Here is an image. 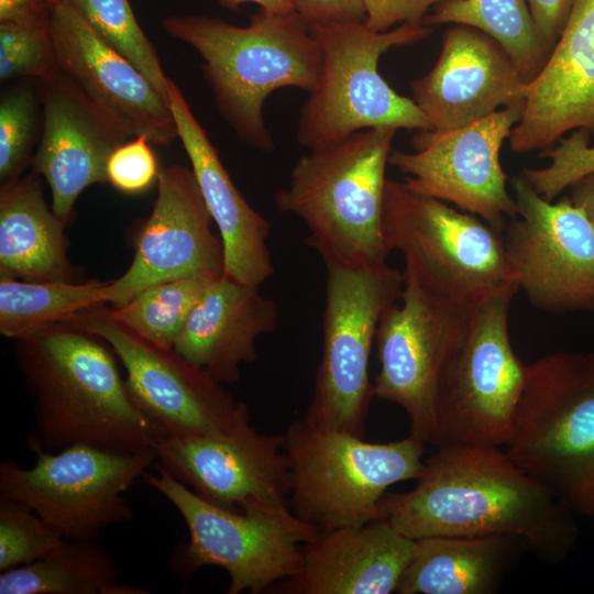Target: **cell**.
<instances>
[{
  "mask_svg": "<svg viewBox=\"0 0 594 594\" xmlns=\"http://www.w3.org/2000/svg\"><path fill=\"white\" fill-rule=\"evenodd\" d=\"M517 216L503 229L509 270L530 302L549 312L594 311V227L569 197L542 198L512 179Z\"/></svg>",
  "mask_w": 594,
  "mask_h": 594,
  "instance_id": "obj_15",
  "label": "cell"
},
{
  "mask_svg": "<svg viewBox=\"0 0 594 594\" xmlns=\"http://www.w3.org/2000/svg\"><path fill=\"white\" fill-rule=\"evenodd\" d=\"M157 198L135 242L129 268L103 289L105 302L120 307L141 292L196 274L223 273L221 238L191 168L173 165L160 170Z\"/></svg>",
  "mask_w": 594,
  "mask_h": 594,
  "instance_id": "obj_18",
  "label": "cell"
},
{
  "mask_svg": "<svg viewBox=\"0 0 594 594\" xmlns=\"http://www.w3.org/2000/svg\"><path fill=\"white\" fill-rule=\"evenodd\" d=\"M525 99L446 132L419 131L414 152L392 151L388 164L413 190L455 205L502 230L517 216L501 148L525 111Z\"/></svg>",
  "mask_w": 594,
  "mask_h": 594,
  "instance_id": "obj_16",
  "label": "cell"
},
{
  "mask_svg": "<svg viewBox=\"0 0 594 594\" xmlns=\"http://www.w3.org/2000/svg\"><path fill=\"white\" fill-rule=\"evenodd\" d=\"M41 175L0 187V277L75 282L67 257L66 222L48 208Z\"/></svg>",
  "mask_w": 594,
  "mask_h": 594,
  "instance_id": "obj_26",
  "label": "cell"
},
{
  "mask_svg": "<svg viewBox=\"0 0 594 594\" xmlns=\"http://www.w3.org/2000/svg\"><path fill=\"white\" fill-rule=\"evenodd\" d=\"M398 129L377 127L308 150L278 189V211L308 229L305 244L323 262L370 266L386 263L383 233L385 170Z\"/></svg>",
  "mask_w": 594,
  "mask_h": 594,
  "instance_id": "obj_4",
  "label": "cell"
},
{
  "mask_svg": "<svg viewBox=\"0 0 594 594\" xmlns=\"http://www.w3.org/2000/svg\"><path fill=\"white\" fill-rule=\"evenodd\" d=\"M51 8L47 0H0V23H45Z\"/></svg>",
  "mask_w": 594,
  "mask_h": 594,
  "instance_id": "obj_41",
  "label": "cell"
},
{
  "mask_svg": "<svg viewBox=\"0 0 594 594\" xmlns=\"http://www.w3.org/2000/svg\"><path fill=\"white\" fill-rule=\"evenodd\" d=\"M220 276L202 273L164 282L108 312L139 336L173 348L200 296Z\"/></svg>",
  "mask_w": 594,
  "mask_h": 594,
  "instance_id": "obj_31",
  "label": "cell"
},
{
  "mask_svg": "<svg viewBox=\"0 0 594 594\" xmlns=\"http://www.w3.org/2000/svg\"><path fill=\"white\" fill-rule=\"evenodd\" d=\"M36 80L43 120L31 164L50 186L52 210L67 223L78 196L108 183L111 154L132 136L59 68Z\"/></svg>",
  "mask_w": 594,
  "mask_h": 594,
  "instance_id": "obj_20",
  "label": "cell"
},
{
  "mask_svg": "<svg viewBox=\"0 0 594 594\" xmlns=\"http://www.w3.org/2000/svg\"><path fill=\"white\" fill-rule=\"evenodd\" d=\"M277 307L257 287L220 276L200 296L174 343L188 362L232 384L257 359L256 341L277 328Z\"/></svg>",
  "mask_w": 594,
  "mask_h": 594,
  "instance_id": "obj_25",
  "label": "cell"
},
{
  "mask_svg": "<svg viewBox=\"0 0 594 594\" xmlns=\"http://www.w3.org/2000/svg\"><path fill=\"white\" fill-rule=\"evenodd\" d=\"M525 543L513 536H438L417 539L398 594H493Z\"/></svg>",
  "mask_w": 594,
  "mask_h": 594,
  "instance_id": "obj_27",
  "label": "cell"
},
{
  "mask_svg": "<svg viewBox=\"0 0 594 594\" xmlns=\"http://www.w3.org/2000/svg\"><path fill=\"white\" fill-rule=\"evenodd\" d=\"M310 26L321 50V67L300 109L296 140L301 146L312 150L377 127L430 131L414 99L397 94L378 72L384 53L426 38L430 26L404 23L385 32L364 22Z\"/></svg>",
  "mask_w": 594,
  "mask_h": 594,
  "instance_id": "obj_7",
  "label": "cell"
},
{
  "mask_svg": "<svg viewBox=\"0 0 594 594\" xmlns=\"http://www.w3.org/2000/svg\"><path fill=\"white\" fill-rule=\"evenodd\" d=\"M65 323L111 345L127 370L132 400L162 437L222 432L249 410L204 367L188 362L174 348L130 330L105 305L85 309Z\"/></svg>",
  "mask_w": 594,
  "mask_h": 594,
  "instance_id": "obj_14",
  "label": "cell"
},
{
  "mask_svg": "<svg viewBox=\"0 0 594 594\" xmlns=\"http://www.w3.org/2000/svg\"><path fill=\"white\" fill-rule=\"evenodd\" d=\"M382 222L388 250L404 256V273L439 296L471 305L516 284L502 230L404 182L386 179Z\"/></svg>",
  "mask_w": 594,
  "mask_h": 594,
  "instance_id": "obj_9",
  "label": "cell"
},
{
  "mask_svg": "<svg viewBox=\"0 0 594 594\" xmlns=\"http://www.w3.org/2000/svg\"><path fill=\"white\" fill-rule=\"evenodd\" d=\"M518 290L513 284L471 305L465 336L439 387L430 444L508 443L526 378L508 329Z\"/></svg>",
  "mask_w": 594,
  "mask_h": 594,
  "instance_id": "obj_11",
  "label": "cell"
},
{
  "mask_svg": "<svg viewBox=\"0 0 594 594\" xmlns=\"http://www.w3.org/2000/svg\"><path fill=\"white\" fill-rule=\"evenodd\" d=\"M58 69L48 21L0 23V79H41Z\"/></svg>",
  "mask_w": 594,
  "mask_h": 594,
  "instance_id": "obj_35",
  "label": "cell"
},
{
  "mask_svg": "<svg viewBox=\"0 0 594 594\" xmlns=\"http://www.w3.org/2000/svg\"><path fill=\"white\" fill-rule=\"evenodd\" d=\"M416 550L417 540L386 518L317 532L302 546L299 571L271 590L284 594H389L397 591Z\"/></svg>",
  "mask_w": 594,
  "mask_h": 594,
  "instance_id": "obj_23",
  "label": "cell"
},
{
  "mask_svg": "<svg viewBox=\"0 0 594 594\" xmlns=\"http://www.w3.org/2000/svg\"><path fill=\"white\" fill-rule=\"evenodd\" d=\"M118 575L97 539H65L43 558L2 571L0 594H105Z\"/></svg>",
  "mask_w": 594,
  "mask_h": 594,
  "instance_id": "obj_28",
  "label": "cell"
},
{
  "mask_svg": "<svg viewBox=\"0 0 594 594\" xmlns=\"http://www.w3.org/2000/svg\"><path fill=\"white\" fill-rule=\"evenodd\" d=\"M50 6L53 7L54 4L61 2V1H64V0H47Z\"/></svg>",
  "mask_w": 594,
  "mask_h": 594,
  "instance_id": "obj_45",
  "label": "cell"
},
{
  "mask_svg": "<svg viewBox=\"0 0 594 594\" xmlns=\"http://www.w3.org/2000/svg\"><path fill=\"white\" fill-rule=\"evenodd\" d=\"M100 341L66 323L18 340V361L35 397L37 437L31 439L43 449L135 451L155 449L162 438Z\"/></svg>",
  "mask_w": 594,
  "mask_h": 594,
  "instance_id": "obj_2",
  "label": "cell"
},
{
  "mask_svg": "<svg viewBox=\"0 0 594 594\" xmlns=\"http://www.w3.org/2000/svg\"><path fill=\"white\" fill-rule=\"evenodd\" d=\"M571 201L581 208L594 227V173L570 186Z\"/></svg>",
  "mask_w": 594,
  "mask_h": 594,
  "instance_id": "obj_42",
  "label": "cell"
},
{
  "mask_svg": "<svg viewBox=\"0 0 594 594\" xmlns=\"http://www.w3.org/2000/svg\"><path fill=\"white\" fill-rule=\"evenodd\" d=\"M539 32L554 45L566 21L573 0H527Z\"/></svg>",
  "mask_w": 594,
  "mask_h": 594,
  "instance_id": "obj_40",
  "label": "cell"
},
{
  "mask_svg": "<svg viewBox=\"0 0 594 594\" xmlns=\"http://www.w3.org/2000/svg\"><path fill=\"white\" fill-rule=\"evenodd\" d=\"M220 4L231 11H239L241 4L255 3L260 8L276 12H289L295 10L293 0H219Z\"/></svg>",
  "mask_w": 594,
  "mask_h": 594,
  "instance_id": "obj_43",
  "label": "cell"
},
{
  "mask_svg": "<svg viewBox=\"0 0 594 594\" xmlns=\"http://www.w3.org/2000/svg\"><path fill=\"white\" fill-rule=\"evenodd\" d=\"M65 539L28 505L0 497V572L43 558Z\"/></svg>",
  "mask_w": 594,
  "mask_h": 594,
  "instance_id": "obj_34",
  "label": "cell"
},
{
  "mask_svg": "<svg viewBox=\"0 0 594 594\" xmlns=\"http://www.w3.org/2000/svg\"><path fill=\"white\" fill-rule=\"evenodd\" d=\"M154 465L157 472L146 471L142 480L177 509L188 529V539L176 547L169 561L174 574L188 580L204 566H219L229 574L227 594H260L299 571L302 546L317 531L289 507L250 505L228 510Z\"/></svg>",
  "mask_w": 594,
  "mask_h": 594,
  "instance_id": "obj_8",
  "label": "cell"
},
{
  "mask_svg": "<svg viewBox=\"0 0 594 594\" xmlns=\"http://www.w3.org/2000/svg\"><path fill=\"white\" fill-rule=\"evenodd\" d=\"M95 33L129 59L167 100V80L154 45L129 0H65Z\"/></svg>",
  "mask_w": 594,
  "mask_h": 594,
  "instance_id": "obj_32",
  "label": "cell"
},
{
  "mask_svg": "<svg viewBox=\"0 0 594 594\" xmlns=\"http://www.w3.org/2000/svg\"><path fill=\"white\" fill-rule=\"evenodd\" d=\"M37 80L24 78L1 95L0 182L18 179L32 163L38 133Z\"/></svg>",
  "mask_w": 594,
  "mask_h": 594,
  "instance_id": "obj_33",
  "label": "cell"
},
{
  "mask_svg": "<svg viewBox=\"0 0 594 594\" xmlns=\"http://www.w3.org/2000/svg\"><path fill=\"white\" fill-rule=\"evenodd\" d=\"M588 132L574 130L553 146L540 152L550 162L542 168H525L520 175L546 200L553 201L563 190L594 173V144Z\"/></svg>",
  "mask_w": 594,
  "mask_h": 594,
  "instance_id": "obj_36",
  "label": "cell"
},
{
  "mask_svg": "<svg viewBox=\"0 0 594 594\" xmlns=\"http://www.w3.org/2000/svg\"><path fill=\"white\" fill-rule=\"evenodd\" d=\"M48 29L58 68L113 122L153 145L178 138L167 100L65 0L51 8Z\"/></svg>",
  "mask_w": 594,
  "mask_h": 594,
  "instance_id": "obj_19",
  "label": "cell"
},
{
  "mask_svg": "<svg viewBox=\"0 0 594 594\" xmlns=\"http://www.w3.org/2000/svg\"><path fill=\"white\" fill-rule=\"evenodd\" d=\"M528 84L494 38L457 24L444 32L435 66L410 90L430 131L446 132L525 99Z\"/></svg>",
  "mask_w": 594,
  "mask_h": 594,
  "instance_id": "obj_21",
  "label": "cell"
},
{
  "mask_svg": "<svg viewBox=\"0 0 594 594\" xmlns=\"http://www.w3.org/2000/svg\"><path fill=\"white\" fill-rule=\"evenodd\" d=\"M107 282L18 280L0 277V333L16 340L65 323L76 314L105 305Z\"/></svg>",
  "mask_w": 594,
  "mask_h": 594,
  "instance_id": "obj_30",
  "label": "cell"
},
{
  "mask_svg": "<svg viewBox=\"0 0 594 594\" xmlns=\"http://www.w3.org/2000/svg\"><path fill=\"white\" fill-rule=\"evenodd\" d=\"M323 263L327 279L322 351L302 419L321 429L364 437L375 397L370 378L371 352L383 315L400 298L403 272L387 263Z\"/></svg>",
  "mask_w": 594,
  "mask_h": 594,
  "instance_id": "obj_10",
  "label": "cell"
},
{
  "mask_svg": "<svg viewBox=\"0 0 594 594\" xmlns=\"http://www.w3.org/2000/svg\"><path fill=\"white\" fill-rule=\"evenodd\" d=\"M151 145L145 136H135L119 146L108 161V183L124 194L147 190L160 174Z\"/></svg>",
  "mask_w": 594,
  "mask_h": 594,
  "instance_id": "obj_37",
  "label": "cell"
},
{
  "mask_svg": "<svg viewBox=\"0 0 594 594\" xmlns=\"http://www.w3.org/2000/svg\"><path fill=\"white\" fill-rule=\"evenodd\" d=\"M35 464H0V497L21 502L66 539H97L101 530L130 521L133 509L123 497L156 462L154 448L107 450L75 444L47 453L33 439Z\"/></svg>",
  "mask_w": 594,
  "mask_h": 594,
  "instance_id": "obj_12",
  "label": "cell"
},
{
  "mask_svg": "<svg viewBox=\"0 0 594 594\" xmlns=\"http://www.w3.org/2000/svg\"><path fill=\"white\" fill-rule=\"evenodd\" d=\"M416 480L410 491L386 493L381 502L383 518L409 538L513 536L554 563L578 543L574 514L505 448L437 447Z\"/></svg>",
  "mask_w": 594,
  "mask_h": 594,
  "instance_id": "obj_1",
  "label": "cell"
},
{
  "mask_svg": "<svg viewBox=\"0 0 594 594\" xmlns=\"http://www.w3.org/2000/svg\"><path fill=\"white\" fill-rule=\"evenodd\" d=\"M455 23L494 38L530 82L549 58L553 44L539 32L526 0H447L433 7L422 24Z\"/></svg>",
  "mask_w": 594,
  "mask_h": 594,
  "instance_id": "obj_29",
  "label": "cell"
},
{
  "mask_svg": "<svg viewBox=\"0 0 594 594\" xmlns=\"http://www.w3.org/2000/svg\"><path fill=\"white\" fill-rule=\"evenodd\" d=\"M400 298L383 315L375 338L376 398L398 405L410 436L430 443L442 377L465 336L471 305L424 288L403 272Z\"/></svg>",
  "mask_w": 594,
  "mask_h": 594,
  "instance_id": "obj_13",
  "label": "cell"
},
{
  "mask_svg": "<svg viewBox=\"0 0 594 594\" xmlns=\"http://www.w3.org/2000/svg\"><path fill=\"white\" fill-rule=\"evenodd\" d=\"M295 10L310 24L363 23L362 0H293Z\"/></svg>",
  "mask_w": 594,
  "mask_h": 594,
  "instance_id": "obj_39",
  "label": "cell"
},
{
  "mask_svg": "<svg viewBox=\"0 0 594 594\" xmlns=\"http://www.w3.org/2000/svg\"><path fill=\"white\" fill-rule=\"evenodd\" d=\"M364 24L376 32L392 30L396 24H422L430 8L447 0H362Z\"/></svg>",
  "mask_w": 594,
  "mask_h": 594,
  "instance_id": "obj_38",
  "label": "cell"
},
{
  "mask_svg": "<svg viewBox=\"0 0 594 594\" xmlns=\"http://www.w3.org/2000/svg\"><path fill=\"white\" fill-rule=\"evenodd\" d=\"M425 444L410 435L370 442L302 418L294 420L284 433L292 476L289 508L317 532L381 519L387 490L419 476Z\"/></svg>",
  "mask_w": 594,
  "mask_h": 594,
  "instance_id": "obj_6",
  "label": "cell"
},
{
  "mask_svg": "<svg viewBox=\"0 0 594 594\" xmlns=\"http://www.w3.org/2000/svg\"><path fill=\"white\" fill-rule=\"evenodd\" d=\"M155 451L157 465L212 505L234 512L250 505L289 507L284 435L260 432L249 410L222 432L162 437Z\"/></svg>",
  "mask_w": 594,
  "mask_h": 594,
  "instance_id": "obj_17",
  "label": "cell"
},
{
  "mask_svg": "<svg viewBox=\"0 0 594 594\" xmlns=\"http://www.w3.org/2000/svg\"><path fill=\"white\" fill-rule=\"evenodd\" d=\"M525 111L508 141L513 152L553 146L565 134H594V0H573L562 32L527 85Z\"/></svg>",
  "mask_w": 594,
  "mask_h": 594,
  "instance_id": "obj_22",
  "label": "cell"
},
{
  "mask_svg": "<svg viewBox=\"0 0 594 594\" xmlns=\"http://www.w3.org/2000/svg\"><path fill=\"white\" fill-rule=\"evenodd\" d=\"M504 448L571 513L594 518V351H560L526 364Z\"/></svg>",
  "mask_w": 594,
  "mask_h": 594,
  "instance_id": "obj_5",
  "label": "cell"
},
{
  "mask_svg": "<svg viewBox=\"0 0 594 594\" xmlns=\"http://www.w3.org/2000/svg\"><path fill=\"white\" fill-rule=\"evenodd\" d=\"M167 103L202 199L219 230L222 276L258 288L275 272L267 245L271 224L235 187L180 88L170 78Z\"/></svg>",
  "mask_w": 594,
  "mask_h": 594,
  "instance_id": "obj_24",
  "label": "cell"
},
{
  "mask_svg": "<svg viewBox=\"0 0 594 594\" xmlns=\"http://www.w3.org/2000/svg\"><path fill=\"white\" fill-rule=\"evenodd\" d=\"M148 593V591L132 586V585H125V584H118L117 582L108 587L105 594H144Z\"/></svg>",
  "mask_w": 594,
  "mask_h": 594,
  "instance_id": "obj_44",
  "label": "cell"
},
{
  "mask_svg": "<svg viewBox=\"0 0 594 594\" xmlns=\"http://www.w3.org/2000/svg\"><path fill=\"white\" fill-rule=\"evenodd\" d=\"M163 30L190 45L202 58L220 116L246 145L275 150L263 109L276 89L308 94L318 82L321 50L310 24L296 11L258 8L246 26L202 15H170Z\"/></svg>",
  "mask_w": 594,
  "mask_h": 594,
  "instance_id": "obj_3",
  "label": "cell"
}]
</instances>
